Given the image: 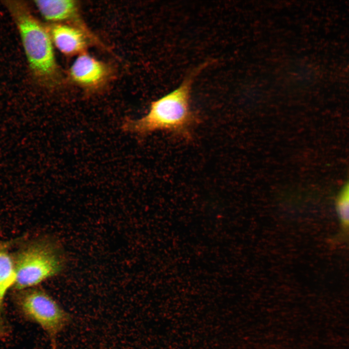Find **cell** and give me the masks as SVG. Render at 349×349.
<instances>
[{
	"label": "cell",
	"mask_w": 349,
	"mask_h": 349,
	"mask_svg": "<svg viewBox=\"0 0 349 349\" xmlns=\"http://www.w3.org/2000/svg\"><path fill=\"white\" fill-rule=\"evenodd\" d=\"M51 349H57V344L55 340H51Z\"/></svg>",
	"instance_id": "10"
},
{
	"label": "cell",
	"mask_w": 349,
	"mask_h": 349,
	"mask_svg": "<svg viewBox=\"0 0 349 349\" xmlns=\"http://www.w3.org/2000/svg\"><path fill=\"white\" fill-rule=\"evenodd\" d=\"M16 301L21 313L55 340L71 321L70 314L48 292L37 286L16 290Z\"/></svg>",
	"instance_id": "4"
},
{
	"label": "cell",
	"mask_w": 349,
	"mask_h": 349,
	"mask_svg": "<svg viewBox=\"0 0 349 349\" xmlns=\"http://www.w3.org/2000/svg\"><path fill=\"white\" fill-rule=\"evenodd\" d=\"M47 25L54 48L66 56H77L93 44L86 34L77 28L62 23Z\"/></svg>",
	"instance_id": "7"
},
{
	"label": "cell",
	"mask_w": 349,
	"mask_h": 349,
	"mask_svg": "<svg viewBox=\"0 0 349 349\" xmlns=\"http://www.w3.org/2000/svg\"><path fill=\"white\" fill-rule=\"evenodd\" d=\"M113 75L111 66L86 51L76 56L67 72L68 80L87 91L101 89Z\"/></svg>",
	"instance_id": "5"
},
{
	"label": "cell",
	"mask_w": 349,
	"mask_h": 349,
	"mask_svg": "<svg viewBox=\"0 0 349 349\" xmlns=\"http://www.w3.org/2000/svg\"><path fill=\"white\" fill-rule=\"evenodd\" d=\"M13 254L16 276L14 287L16 290L37 286L58 275L65 267L62 247L50 237L28 240Z\"/></svg>",
	"instance_id": "3"
},
{
	"label": "cell",
	"mask_w": 349,
	"mask_h": 349,
	"mask_svg": "<svg viewBox=\"0 0 349 349\" xmlns=\"http://www.w3.org/2000/svg\"><path fill=\"white\" fill-rule=\"evenodd\" d=\"M13 254L8 243L0 240V333L4 332V303L5 297L16 282Z\"/></svg>",
	"instance_id": "8"
},
{
	"label": "cell",
	"mask_w": 349,
	"mask_h": 349,
	"mask_svg": "<svg viewBox=\"0 0 349 349\" xmlns=\"http://www.w3.org/2000/svg\"><path fill=\"white\" fill-rule=\"evenodd\" d=\"M207 65L205 62L193 68L177 87L152 101L145 115L126 122L124 128L141 136L163 131L185 138L190 137L198 121L191 106L192 88L197 76Z\"/></svg>",
	"instance_id": "2"
},
{
	"label": "cell",
	"mask_w": 349,
	"mask_h": 349,
	"mask_svg": "<svg viewBox=\"0 0 349 349\" xmlns=\"http://www.w3.org/2000/svg\"><path fill=\"white\" fill-rule=\"evenodd\" d=\"M34 4L48 24L62 23L77 28L90 39L93 45L109 51L104 43L90 29L83 19L79 4L73 0H34Z\"/></svg>",
	"instance_id": "6"
},
{
	"label": "cell",
	"mask_w": 349,
	"mask_h": 349,
	"mask_svg": "<svg viewBox=\"0 0 349 349\" xmlns=\"http://www.w3.org/2000/svg\"><path fill=\"white\" fill-rule=\"evenodd\" d=\"M3 2L16 26L35 79L48 89L61 87L65 78L57 61L47 25L34 16L25 1L9 0Z\"/></svg>",
	"instance_id": "1"
},
{
	"label": "cell",
	"mask_w": 349,
	"mask_h": 349,
	"mask_svg": "<svg viewBox=\"0 0 349 349\" xmlns=\"http://www.w3.org/2000/svg\"><path fill=\"white\" fill-rule=\"evenodd\" d=\"M335 208L341 232L349 235V175L336 196Z\"/></svg>",
	"instance_id": "9"
}]
</instances>
